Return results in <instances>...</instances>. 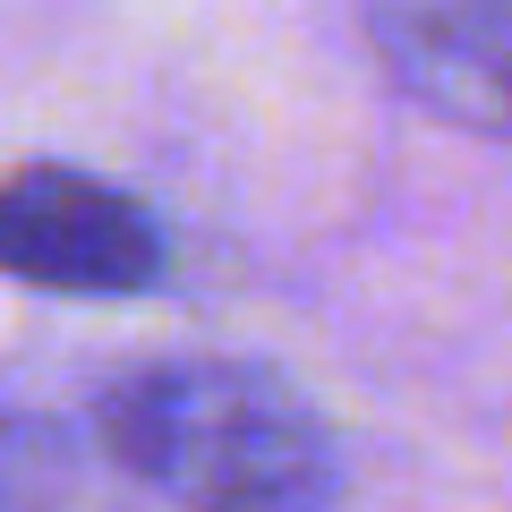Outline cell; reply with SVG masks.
Instances as JSON below:
<instances>
[{
  "instance_id": "6da1fadb",
  "label": "cell",
  "mask_w": 512,
  "mask_h": 512,
  "mask_svg": "<svg viewBox=\"0 0 512 512\" xmlns=\"http://www.w3.org/2000/svg\"><path fill=\"white\" fill-rule=\"evenodd\" d=\"M86 453L128 512H342V444L282 367L171 350L111 367Z\"/></svg>"
},
{
  "instance_id": "7a4b0ae2",
  "label": "cell",
  "mask_w": 512,
  "mask_h": 512,
  "mask_svg": "<svg viewBox=\"0 0 512 512\" xmlns=\"http://www.w3.org/2000/svg\"><path fill=\"white\" fill-rule=\"evenodd\" d=\"M0 274L60 299H137L171 274V239L128 188L77 163H26L0 180Z\"/></svg>"
},
{
  "instance_id": "3957f363",
  "label": "cell",
  "mask_w": 512,
  "mask_h": 512,
  "mask_svg": "<svg viewBox=\"0 0 512 512\" xmlns=\"http://www.w3.org/2000/svg\"><path fill=\"white\" fill-rule=\"evenodd\" d=\"M359 35L419 111L512 146V0H359Z\"/></svg>"
},
{
  "instance_id": "277c9868",
  "label": "cell",
  "mask_w": 512,
  "mask_h": 512,
  "mask_svg": "<svg viewBox=\"0 0 512 512\" xmlns=\"http://www.w3.org/2000/svg\"><path fill=\"white\" fill-rule=\"evenodd\" d=\"M69 504V444L35 410L0 402V512H60Z\"/></svg>"
}]
</instances>
